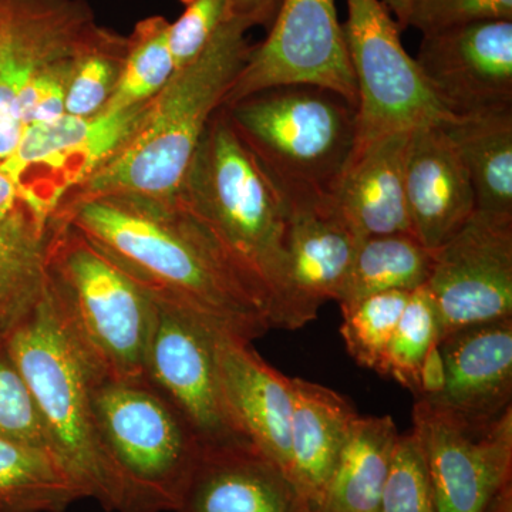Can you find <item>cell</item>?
Masks as SVG:
<instances>
[{
  "mask_svg": "<svg viewBox=\"0 0 512 512\" xmlns=\"http://www.w3.org/2000/svg\"><path fill=\"white\" fill-rule=\"evenodd\" d=\"M126 50V36L101 29L92 45L76 59L64 106L66 114L93 117L103 113L116 89Z\"/></svg>",
  "mask_w": 512,
  "mask_h": 512,
  "instance_id": "cell-31",
  "label": "cell"
},
{
  "mask_svg": "<svg viewBox=\"0 0 512 512\" xmlns=\"http://www.w3.org/2000/svg\"><path fill=\"white\" fill-rule=\"evenodd\" d=\"M379 512H437L429 467L413 430L397 437Z\"/></svg>",
  "mask_w": 512,
  "mask_h": 512,
  "instance_id": "cell-32",
  "label": "cell"
},
{
  "mask_svg": "<svg viewBox=\"0 0 512 512\" xmlns=\"http://www.w3.org/2000/svg\"><path fill=\"white\" fill-rule=\"evenodd\" d=\"M447 383L446 365L440 345L431 346L421 362L419 372V394L416 397H436L443 393Z\"/></svg>",
  "mask_w": 512,
  "mask_h": 512,
  "instance_id": "cell-38",
  "label": "cell"
},
{
  "mask_svg": "<svg viewBox=\"0 0 512 512\" xmlns=\"http://www.w3.org/2000/svg\"><path fill=\"white\" fill-rule=\"evenodd\" d=\"M493 20H512V0H414L409 28L429 35Z\"/></svg>",
  "mask_w": 512,
  "mask_h": 512,
  "instance_id": "cell-35",
  "label": "cell"
},
{
  "mask_svg": "<svg viewBox=\"0 0 512 512\" xmlns=\"http://www.w3.org/2000/svg\"><path fill=\"white\" fill-rule=\"evenodd\" d=\"M222 387L238 426L291 480L293 382L269 366L247 340L218 330Z\"/></svg>",
  "mask_w": 512,
  "mask_h": 512,
  "instance_id": "cell-18",
  "label": "cell"
},
{
  "mask_svg": "<svg viewBox=\"0 0 512 512\" xmlns=\"http://www.w3.org/2000/svg\"><path fill=\"white\" fill-rule=\"evenodd\" d=\"M92 407L116 512H177L202 450L187 420L144 376H94Z\"/></svg>",
  "mask_w": 512,
  "mask_h": 512,
  "instance_id": "cell-6",
  "label": "cell"
},
{
  "mask_svg": "<svg viewBox=\"0 0 512 512\" xmlns=\"http://www.w3.org/2000/svg\"><path fill=\"white\" fill-rule=\"evenodd\" d=\"M292 382L291 481L306 512H318L359 413L335 390Z\"/></svg>",
  "mask_w": 512,
  "mask_h": 512,
  "instance_id": "cell-22",
  "label": "cell"
},
{
  "mask_svg": "<svg viewBox=\"0 0 512 512\" xmlns=\"http://www.w3.org/2000/svg\"><path fill=\"white\" fill-rule=\"evenodd\" d=\"M392 417H357L318 512H379L399 437Z\"/></svg>",
  "mask_w": 512,
  "mask_h": 512,
  "instance_id": "cell-24",
  "label": "cell"
},
{
  "mask_svg": "<svg viewBox=\"0 0 512 512\" xmlns=\"http://www.w3.org/2000/svg\"><path fill=\"white\" fill-rule=\"evenodd\" d=\"M0 437L55 454L28 383L3 340H0Z\"/></svg>",
  "mask_w": 512,
  "mask_h": 512,
  "instance_id": "cell-33",
  "label": "cell"
},
{
  "mask_svg": "<svg viewBox=\"0 0 512 512\" xmlns=\"http://www.w3.org/2000/svg\"><path fill=\"white\" fill-rule=\"evenodd\" d=\"M153 302L144 355L147 382L187 420L202 447L254 444L225 399L217 359L221 329L168 303Z\"/></svg>",
  "mask_w": 512,
  "mask_h": 512,
  "instance_id": "cell-9",
  "label": "cell"
},
{
  "mask_svg": "<svg viewBox=\"0 0 512 512\" xmlns=\"http://www.w3.org/2000/svg\"><path fill=\"white\" fill-rule=\"evenodd\" d=\"M177 512H306L298 491L255 444L202 447Z\"/></svg>",
  "mask_w": 512,
  "mask_h": 512,
  "instance_id": "cell-20",
  "label": "cell"
},
{
  "mask_svg": "<svg viewBox=\"0 0 512 512\" xmlns=\"http://www.w3.org/2000/svg\"><path fill=\"white\" fill-rule=\"evenodd\" d=\"M3 342L28 383L56 456L82 484L87 498L116 512V484L94 424L96 373L67 329L47 282Z\"/></svg>",
  "mask_w": 512,
  "mask_h": 512,
  "instance_id": "cell-4",
  "label": "cell"
},
{
  "mask_svg": "<svg viewBox=\"0 0 512 512\" xmlns=\"http://www.w3.org/2000/svg\"><path fill=\"white\" fill-rule=\"evenodd\" d=\"M86 0H0V161L22 136L20 94L43 70L84 52L101 32Z\"/></svg>",
  "mask_w": 512,
  "mask_h": 512,
  "instance_id": "cell-13",
  "label": "cell"
},
{
  "mask_svg": "<svg viewBox=\"0 0 512 512\" xmlns=\"http://www.w3.org/2000/svg\"><path fill=\"white\" fill-rule=\"evenodd\" d=\"M224 109L286 197H333L356 147L355 104L325 87L286 84Z\"/></svg>",
  "mask_w": 512,
  "mask_h": 512,
  "instance_id": "cell-5",
  "label": "cell"
},
{
  "mask_svg": "<svg viewBox=\"0 0 512 512\" xmlns=\"http://www.w3.org/2000/svg\"><path fill=\"white\" fill-rule=\"evenodd\" d=\"M413 431L426 457L437 512H483L512 480V409L474 424L416 397Z\"/></svg>",
  "mask_w": 512,
  "mask_h": 512,
  "instance_id": "cell-12",
  "label": "cell"
},
{
  "mask_svg": "<svg viewBox=\"0 0 512 512\" xmlns=\"http://www.w3.org/2000/svg\"><path fill=\"white\" fill-rule=\"evenodd\" d=\"M414 0H383L384 5L392 13L394 20L400 29L406 30L409 28L410 12H412Z\"/></svg>",
  "mask_w": 512,
  "mask_h": 512,
  "instance_id": "cell-41",
  "label": "cell"
},
{
  "mask_svg": "<svg viewBox=\"0 0 512 512\" xmlns=\"http://www.w3.org/2000/svg\"><path fill=\"white\" fill-rule=\"evenodd\" d=\"M466 167L477 211L512 215V107L441 124Z\"/></svg>",
  "mask_w": 512,
  "mask_h": 512,
  "instance_id": "cell-23",
  "label": "cell"
},
{
  "mask_svg": "<svg viewBox=\"0 0 512 512\" xmlns=\"http://www.w3.org/2000/svg\"><path fill=\"white\" fill-rule=\"evenodd\" d=\"M409 296L406 291L376 293L342 308L340 333L357 365L382 376L384 357Z\"/></svg>",
  "mask_w": 512,
  "mask_h": 512,
  "instance_id": "cell-30",
  "label": "cell"
},
{
  "mask_svg": "<svg viewBox=\"0 0 512 512\" xmlns=\"http://www.w3.org/2000/svg\"><path fill=\"white\" fill-rule=\"evenodd\" d=\"M282 0H229V16L244 23L248 29L271 28Z\"/></svg>",
  "mask_w": 512,
  "mask_h": 512,
  "instance_id": "cell-37",
  "label": "cell"
},
{
  "mask_svg": "<svg viewBox=\"0 0 512 512\" xmlns=\"http://www.w3.org/2000/svg\"><path fill=\"white\" fill-rule=\"evenodd\" d=\"M410 131L389 134L353 151L333 194L336 208L360 239L413 234L404 187Z\"/></svg>",
  "mask_w": 512,
  "mask_h": 512,
  "instance_id": "cell-21",
  "label": "cell"
},
{
  "mask_svg": "<svg viewBox=\"0 0 512 512\" xmlns=\"http://www.w3.org/2000/svg\"><path fill=\"white\" fill-rule=\"evenodd\" d=\"M150 101L93 117L64 114L52 123L26 127L12 156L3 161L18 184L20 202L50 225L64 198L133 137Z\"/></svg>",
  "mask_w": 512,
  "mask_h": 512,
  "instance_id": "cell-10",
  "label": "cell"
},
{
  "mask_svg": "<svg viewBox=\"0 0 512 512\" xmlns=\"http://www.w3.org/2000/svg\"><path fill=\"white\" fill-rule=\"evenodd\" d=\"M175 70L170 22L164 16L138 20L127 37L119 80L103 113H116L148 103L170 82Z\"/></svg>",
  "mask_w": 512,
  "mask_h": 512,
  "instance_id": "cell-28",
  "label": "cell"
},
{
  "mask_svg": "<svg viewBox=\"0 0 512 512\" xmlns=\"http://www.w3.org/2000/svg\"><path fill=\"white\" fill-rule=\"evenodd\" d=\"M424 286L436 302L443 336L512 318V215L474 212L433 251Z\"/></svg>",
  "mask_w": 512,
  "mask_h": 512,
  "instance_id": "cell-14",
  "label": "cell"
},
{
  "mask_svg": "<svg viewBox=\"0 0 512 512\" xmlns=\"http://www.w3.org/2000/svg\"><path fill=\"white\" fill-rule=\"evenodd\" d=\"M414 60L431 93L453 117L512 107V20L423 35Z\"/></svg>",
  "mask_w": 512,
  "mask_h": 512,
  "instance_id": "cell-15",
  "label": "cell"
},
{
  "mask_svg": "<svg viewBox=\"0 0 512 512\" xmlns=\"http://www.w3.org/2000/svg\"><path fill=\"white\" fill-rule=\"evenodd\" d=\"M404 187L413 235L430 251L453 237L477 211L466 167L441 124L410 131Z\"/></svg>",
  "mask_w": 512,
  "mask_h": 512,
  "instance_id": "cell-17",
  "label": "cell"
},
{
  "mask_svg": "<svg viewBox=\"0 0 512 512\" xmlns=\"http://www.w3.org/2000/svg\"><path fill=\"white\" fill-rule=\"evenodd\" d=\"M483 512H512V480L488 500Z\"/></svg>",
  "mask_w": 512,
  "mask_h": 512,
  "instance_id": "cell-40",
  "label": "cell"
},
{
  "mask_svg": "<svg viewBox=\"0 0 512 512\" xmlns=\"http://www.w3.org/2000/svg\"><path fill=\"white\" fill-rule=\"evenodd\" d=\"M248 30L237 19L225 20L204 52L175 70L151 99L133 137L64 201L109 194L175 197L208 124L244 67L251 50Z\"/></svg>",
  "mask_w": 512,
  "mask_h": 512,
  "instance_id": "cell-3",
  "label": "cell"
},
{
  "mask_svg": "<svg viewBox=\"0 0 512 512\" xmlns=\"http://www.w3.org/2000/svg\"><path fill=\"white\" fill-rule=\"evenodd\" d=\"M441 336L436 302L429 289L420 286L410 292L384 357L382 376L393 377L417 396L421 362L431 346L440 343Z\"/></svg>",
  "mask_w": 512,
  "mask_h": 512,
  "instance_id": "cell-29",
  "label": "cell"
},
{
  "mask_svg": "<svg viewBox=\"0 0 512 512\" xmlns=\"http://www.w3.org/2000/svg\"><path fill=\"white\" fill-rule=\"evenodd\" d=\"M346 49L357 89L355 151L389 134L454 119L431 93L383 0H346Z\"/></svg>",
  "mask_w": 512,
  "mask_h": 512,
  "instance_id": "cell-8",
  "label": "cell"
},
{
  "mask_svg": "<svg viewBox=\"0 0 512 512\" xmlns=\"http://www.w3.org/2000/svg\"><path fill=\"white\" fill-rule=\"evenodd\" d=\"M286 84L325 87L357 106L355 76L335 0H282L268 35L251 46L224 106Z\"/></svg>",
  "mask_w": 512,
  "mask_h": 512,
  "instance_id": "cell-11",
  "label": "cell"
},
{
  "mask_svg": "<svg viewBox=\"0 0 512 512\" xmlns=\"http://www.w3.org/2000/svg\"><path fill=\"white\" fill-rule=\"evenodd\" d=\"M50 225L20 202L0 222V340L32 308L46 282Z\"/></svg>",
  "mask_w": 512,
  "mask_h": 512,
  "instance_id": "cell-25",
  "label": "cell"
},
{
  "mask_svg": "<svg viewBox=\"0 0 512 512\" xmlns=\"http://www.w3.org/2000/svg\"><path fill=\"white\" fill-rule=\"evenodd\" d=\"M183 13L170 22V47L175 69L194 62L229 16V0H180Z\"/></svg>",
  "mask_w": 512,
  "mask_h": 512,
  "instance_id": "cell-34",
  "label": "cell"
},
{
  "mask_svg": "<svg viewBox=\"0 0 512 512\" xmlns=\"http://www.w3.org/2000/svg\"><path fill=\"white\" fill-rule=\"evenodd\" d=\"M285 292L275 328L296 330L338 301L357 237L332 198L286 197Z\"/></svg>",
  "mask_w": 512,
  "mask_h": 512,
  "instance_id": "cell-16",
  "label": "cell"
},
{
  "mask_svg": "<svg viewBox=\"0 0 512 512\" xmlns=\"http://www.w3.org/2000/svg\"><path fill=\"white\" fill-rule=\"evenodd\" d=\"M447 383L424 397L474 424L512 409V318L467 326L440 339Z\"/></svg>",
  "mask_w": 512,
  "mask_h": 512,
  "instance_id": "cell-19",
  "label": "cell"
},
{
  "mask_svg": "<svg viewBox=\"0 0 512 512\" xmlns=\"http://www.w3.org/2000/svg\"><path fill=\"white\" fill-rule=\"evenodd\" d=\"M46 282L67 329L96 375L144 376L153 299L63 222H50Z\"/></svg>",
  "mask_w": 512,
  "mask_h": 512,
  "instance_id": "cell-7",
  "label": "cell"
},
{
  "mask_svg": "<svg viewBox=\"0 0 512 512\" xmlns=\"http://www.w3.org/2000/svg\"><path fill=\"white\" fill-rule=\"evenodd\" d=\"M82 498V484L52 451L0 437V512H64Z\"/></svg>",
  "mask_w": 512,
  "mask_h": 512,
  "instance_id": "cell-26",
  "label": "cell"
},
{
  "mask_svg": "<svg viewBox=\"0 0 512 512\" xmlns=\"http://www.w3.org/2000/svg\"><path fill=\"white\" fill-rule=\"evenodd\" d=\"M20 205V192L18 184L0 161V222L18 210Z\"/></svg>",
  "mask_w": 512,
  "mask_h": 512,
  "instance_id": "cell-39",
  "label": "cell"
},
{
  "mask_svg": "<svg viewBox=\"0 0 512 512\" xmlns=\"http://www.w3.org/2000/svg\"><path fill=\"white\" fill-rule=\"evenodd\" d=\"M433 251L413 234L373 235L357 242L348 276L338 298L340 309L367 296L413 292L429 281Z\"/></svg>",
  "mask_w": 512,
  "mask_h": 512,
  "instance_id": "cell-27",
  "label": "cell"
},
{
  "mask_svg": "<svg viewBox=\"0 0 512 512\" xmlns=\"http://www.w3.org/2000/svg\"><path fill=\"white\" fill-rule=\"evenodd\" d=\"M52 221L76 229L154 301L247 342L271 329L264 302L177 195L64 201Z\"/></svg>",
  "mask_w": 512,
  "mask_h": 512,
  "instance_id": "cell-1",
  "label": "cell"
},
{
  "mask_svg": "<svg viewBox=\"0 0 512 512\" xmlns=\"http://www.w3.org/2000/svg\"><path fill=\"white\" fill-rule=\"evenodd\" d=\"M77 57L47 67L20 94L18 107L22 131L36 124L52 123L66 114L67 90Z\"/></svg>",
  "mask_w": 512,
  "mask_h": 512,
  "instance_id": "cell-36",
  "label": "cell"
},
{
  "mask_svg": "<svg viewBox=\"0 0 512 512\" xmlns=\"http://www.w3.org/2000/svg\"><path fill=\"white\" fill-rule=\"evenodd\" d=\"M177 198L264 302L275 328L285 292L288 200L224 107L208 124Z\"/></svg>",
  "mask_w": 512,
  "mask_h": 512,
  "instance_id": "cell-2",
  "label": "cell"
}]
</instances>
